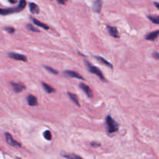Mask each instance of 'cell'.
Here are the masks:
<instances>
[{
  "instance_id": "obj_11",
  "label": "cell",
  "mask_w": 159,
  "mask_h": 159,
  "mask_svg": "<svg viewBox=\"0 0 159 159\" xmlns=\"http://www.w3.org/2000/svg\"><path fill=\"white\" fill-rule=\"evenodd\" d=\"M159 36V30H155L153 31V32L149 33L145 36V39L148 40V41H154L156 38H158Z\"/></svg>"
},
{
  "instance_id": "obj_16",
  "label": "cell",
  "mask_w": 159,
  "mask_h": 159,
  "mask_svg": "<svg viewBox=\"0 0 159 159\" xmlns=\"http://www.w3.org/2000/svg\"><path fill=\"white\" fill-rule=\"evenodd\" d=\"M68 96H69L70 99L72 101H73L77 105L80 106V104H79V101H78V98L77 97V96L75 94H73V93H68Z\"/></svg>"
},
{
  "instance_id": "obj_26",
  "label": "cell",
  "mask_w": 159,
  "mask_h": 159,
  "mask_svg": "<svg viewBox=\"0 0 159 159\" xmlns=\"http://www.w3.org/2000/svg\"><path fill=\"white\" fill-rule=\"evenodd\" d=\"M8 1L12 4H16V2H18V0H8Z\"/></svg>"
},
{
  "instance_id": "obj_2",
  "label": "cell",
  "mask_w": 159,
  "mask_h": 159,
  "mask_svg": "<svg viewBox=\"0 0 159 159\" xmlns=\"http://www.w3.org/2000/svg\"><path fill=\"white\" fill-rule=\"evenodd\" d=\"M84 62H85V65L86 68H87L88 71H89L90 73L96 75V76L99 77V78H100L102 81H105V77H104L103 74H102V72H101L100 69H99L97 67H96V66H94L93 65H92V64L90 63V62H88V61H85Z\"/></svg>"
},
{
  "instance_id": "obj_7",
  "label": "cell",
  "mask_w": 159,
  "mask_h": 159,
  "mask_svg": "<svg viewBox=\"0 0 159 159\" xmlns=\"http://www.w3.org/2000/svg\"><path fill=\"white\" fill-rule=\"evenodd\" d=\"M13 87V89L15 93H21L23 90H24L26 89L24 85L21 84V83H16V82H11L10 83Z\"/></svg>"
},
{
  "instance_id": "obj_9",
  "label": "cell",
  "mask_w": 159,
  "mask_h": 159,
  "mask_svg": "<svg viewBox=\"0 0 159 159\" xmlns=\"http://www.w3.org/2000/svg\"><path fill=\"white\" fill-rule=\"evenodd\" d=\"M102 6V0H96L93 5V11L95 13H100Z\"/></svg>"
},
{
  "instance_id": "obj_5",
  "label": "cell",
  "mask_w": 159,
  "mask_h": 159,
  "mask_svg": "<svg viewBox=\"0 0 159 159\" xmlns=\"http://www.w3.org/2000/svg\"><path fill=\"white\" fill-rule=\"evenodd\" d=\"M5 137L6 139V142L10 145L13 147H16V148H20L21 147V145L16 141H15L10 133H5Z\"/></svg>"
},
{
  "instance_id": "obj_18",
  "label": "cell",
  "mask_w": 159,
  "mask_h": 159,
  "mask_svg": "<svg viewBox=\"0 0 159 159\" xmlns=\"http://www.w3.org/2000/svg\"><path fill=\"white\" fill-rule=\"evenodd\" d=\"M148 18L155 24H159V16H148Z\"/></svg>"
},
{
  "instance_id": "obj_24",
  "label": "cell",
  "mask_w": 159,
  "mask_h": 159,
  "mask_svg": "<svg viewBox=\"0 0 159 159\" xmlns=\"http://www.w3.org/2000/svg\"><path fill=\"white\" fill-rule=\"evenodd\" d=\"M152 56L154 58L156 59V60H158L159 61V53H158V52H156V51L153 52Z\"/></svg>"
},
{
  "instance_id": "obj_12",
  "label": "cell",
  "mask_w": 159,
  "mask_h": 159,
  "mask_svg": "<svg viewBox=\"0 0 159 159\" xmlns=\"http://www.w3.org/2000/svg\"><path fill=\"white\" fill-rule=\"evenodd\" d=\"M26 100H27L28 104H29L30 106H35V105H38V99H37L36 96H33V95H29V96H27Z\"/></svg>"
},
{
  "instance_id": "obj_13",
  "label": "cell",
  "mask_w": 159,
  "mask_h": 159,
  "mask_svg": "<svg viewBox=\"0 0 159 159\" xmlns=\"http://www.w3.org/2000/svg\"><path fill=\"white\" fill-rule=\"evenodd\" d=\"M29 6H30V12L33 13V14H38V13H39L40 8L36 3H34V2H30V3L29 4Z\"/></svg>"
},
{
  "instance_id": "obj_27",
  "label": "cell",
  "mask_w": 159,
  "mask_h": 159,
  "mask_svg": "<svg viewBox=\"0 0 159 159\" xmlns=\"http://www.w3.org/2000/svg\"><path fill=\"white\" fill-rule=\"evenodd\" d=\"M91 145H92V146H93V147H94V146L99 147L100 145H99V144H96V143H91Z\"/></svg>"
},
{
  "instance_id": "obj_21",
  "label": "cell",
  "mask_w": 159,
  "mask_h": 159,
  "mask_svg": "<svg viewBox=\"0 0 159 159\" xmlns=\"http://www.w3.org/2000/svg\"><path fill=\"white\" fill-rule=\"evenodd\" d=\"M43 134H44V138H45L46 140H47V141H50V140L52 139V135L50 130H46V131L44 132Z\"/></svg>"
},
{
  "instance_id": "obj_1",
  "label": "cell",
  "mask_w": 159,
  "mask_h": 159,
  "mask_svg": "<svg viewBox=\"0 0 159 159\" xmlns=\"http://www.w3.org/2000/svg\"><path fill=\"white\" fill-rule=\"evenodd\" d=\"M26 6V0H20V2H19V4L17 6L12 7V8H7V9L0 8V15H2V16H6V15L19 13V12H21L22 10H24Z\"/></svg>"
},
{
  "instance_id": "obj_20",
  "label": "cell",
  "mask_w": 159,
  "mask_h": 159,
  "mask_svg": "<svg viewBox=\"0 0 159 159\" xmlns=\"http://www.w3.org/2000/svg\"><path fill=\"white\" fill-rule=\"evenodd\" d=\"M44 68L47 70V72H49L50 73H51V74H54V75H58V72L57 70L54 69V68H51V67L44 66Z\"/></svg>"
},
{
  "instance_id": "obj_17",
  "label": "cell",
  "mask_w": 159,
  "mask_h": 159,
  "mask_svg": "<svg viewBox=\"0 0 159 159\" xmlns=\"http://www.w3.org/2000/svg\"><path fill=\"white\" fill-rule=\"evenodd\" d=\"M96 58L97 59V60L99 61V62H100L101 63L104 64V65H107L108 67H109V68H113L112 64L109 63V62H108V61H106V60H105V59H104L103 58H102V57H99V56H96Z\"/></svg>"
},
{
  "instance_id": "obj_15",
  "label": "cell",
  "mask_w": 159,
  "mask_h": 159,
  "mask_svg": "<svg viewBox=\"0 0 159 159\" xmlns=\"http://www.w3.org/2000/svg\"><path fill=\"white\" fill-rule=\"evenodd\" d=\"M41 85H42V87L44 88V89L45 90L46 93H54V92H55V89H54V88L51 87V86L49 85H47V83L42 82V83H41Z\"/></svg>"
},
{
  "instance_id": "obj_28",
  "label": "cell",
  "mask_w": 159,
  "mask_h": 159,
  "mask_svg": "<svg viewBox=\"0 0 159 159\" xmlns=\"http://www.w3.org/2000/svg\"><path fill=\"white\" fill-rule=\"evenodd\" d=\"M154 6H155L157 7V8L159 10V3H158V2H154Z\"/></svg>"
},
{
  "instance_id": "obj_23",
  "label": "cell",
  "mask_w": 159,
  "mask_h": 159,
  "mask_svg": "<svg viewBox=\"0 0 159 159\" xmlns=\"http://www.w3.org/2000/svg\"><path fill=\"white\" fill-rule=\"evenodd\" d=\"M4 30H5L6 31H7L9 34H11L15 32V29L13 27H6Z\"/></svg>"
},
{
  "instance_id": "obj_4",
  "label": "cell",
  "mask_w": 159,
  "mask_h": 159,
  "mask_svg": "<svg viewBox=\"0 0 159 159\" xmlns=\"http://www.w3.org/2000/svg\"><path fill=\"white\" fill-rule=\"evenodd\" d=\"M8 56L12 59H14L16 61H21V62H27V58L25 55L18 53H14V52H10L8 54Z\"/></svg>"
},
{
  "instance_id": "obj_19",
  "label": "cell",
  "mask_w": 159,
  "mask_h": 159,
  "mask_svg": "<svg viewBox=\"0 0 159 159\" xmlns=\"http://www.w3.org/2000/svg\"><path fill=\"white\" fill-rule=\"evenodd\" d=\"M63 157H66V158H70V159H75V158L81 159V158H82V157H81V156H78V155H76V154H64Z\"/></svg>"
},
{
  "instance_id": "obj_3",
  "label": "cell",
  "mask_w": 159,
  "mask_h": 159,
  "mask_svg": "<svg viewBox=\"0 0 159 159\" xmlns=\"http://www.w3.org/2000/svg\"><path fill=\"white\" fill-rule=\"evenodd\" d=\"M105 122H106V125H107L108 132L109 133H115V132L118 131L119 130V125L118 123L110 117V116H107L106 119H105Z\"/></svg>"
},
{
  "instance_id": "obj_10",
  "label": "cell",
  "mask_w": 159,
  "mask_h": 159,
  "mask_svg": "<svg viewBox=\"0 0 159 159\" xmlns=\"http://www.w3.org/2000/svg\"><path fill=\"white\" fill-rule=\"evenodd\" d=\"M107 30L109 32V35L113 38H119V32H118V30H117V27H114V26H107Z\"/></svg>"
},
{
  "instance_id": "obj_14",
  "label": "cell",
  "mask_w": 159,
  "mask_h": 159,
  "mask_svg": "<svg viewBox=\"0 0 159 159\" xmlns=\"http://www.w3.org/2000/svg\"><path fill=\"white\" fill-rule=\"evenodd\" d=\"M31 20H32L33 23H34V24L37 25V26H39V27L43 28V29L46 30H49V26H47V25H46L45 23H41V21H39V20H37V19H35V18H31Z\"/></svg>"
},
{
  "instance_id": "obj_22",
  "label": "cell",
  "mask_w": 159,
  "mask_h": 159,
  "mask_svg": "<svg viewBox=\"0 0 159 159\" xmlns=\"http://www.w3.org/2000/svg\"><path fill=\"white\" fill-rule=\"evenodd\" d=\"M26 28H27L29 30L33 31V32H39V30H38L37 28H35L34 26H33L32 24H27L26 25Z\"/></svg>"
},
{
  "instance_id": "obj_6",
  "label": "cell",
  "mask_w": 159,
  "mask_h": 159,
  "mask_svg": "<svg viewBox=\"0 0 159 159\" xmlns=\"http://www.w3.org/2000/svg\"><path fill=\"white\" fill-rule=\"evenodd\" d=\"M79 87L81 88V90H82L83 92H84L86 94V96H88L89 98H92L93 96V91H92V89H90L89 86L87 85L84 84V83H80L79 85Z\"/></svg>"
},
{
  "instance_id": "obj_25",
  "label": "cell",
  "mask_w": 159,
  "mask_h": 159,
  "mask_svg": "<svg viewBox=\"0 0 159 159\" xmlns=\"http://www.w3.org/2000/svg\"><path fill=\"white\" fill-rule=\"evenodd\" d=\"M68 0H57V2L58 4H61V5H65L67 2Z\"/></svg>"
},
{
  "instance_id": "obj_8",
  "label": "cell",
  "mask_w": 159,
  "mask_h": 159,
  "mask_svg": "<svg viewBox=\"0 0 159 159\" xmlns=\"http://www.w3.org/2000/svg\"><path fill=\"white\" fill-rule=\"evenodd\" d=\"M64 75H66V76L71 77V78H78V79L82 80V81H84V80H85V78H83L82 76H81L80 75H78L77 72H74V71H70V70H68V71H65V72H64Z\"/></svg>"
}]
</instances>
